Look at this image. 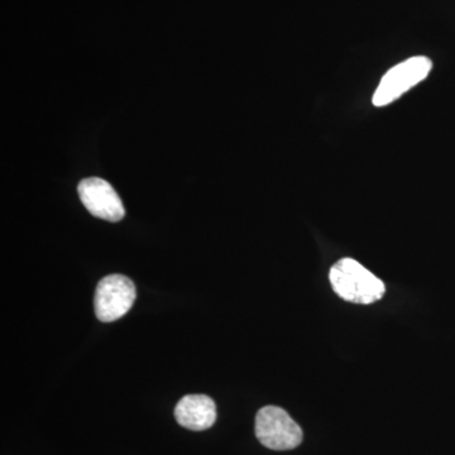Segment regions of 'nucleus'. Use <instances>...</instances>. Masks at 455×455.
<instances>
[{
    "label": "nucleus",
    "mask_w": 455,
    "mask_h": 455,
    "mask_svg": "<svg viewBox=\"0 0 455 455\" xmlns=\"http://www.w3.org/2000/svg\"><path fill=\"white\" fill-rule=\"evenodd\" d=\"M329 280L334 292L353 304L370 305L381 300L385 283L358 260L341 259L331 268Z\"/></svg>",
    "instance_id": "f257e3e1"
},
{
    "label": "nucleus",
    "mask_w": 455,
    "mask_h": 455,
    "mask_svg": "<svg viewBox=\"0 0 455 455\" xmlns=\"http://www.w3.org/2000/svg\"><path fill=\"white\" fill-rule=\"evenodd\" d=\"M433 68L429 57L415 56L401 62L386 73L373 95L374 107H386L394 103L427 79Z\"/></svg>",
    "instance_id": "f03ea898"
},
{
    "label": "nucleus",
    "mask_w": 455,
    "mask_h": 455,
    "mask_svg": "<svg viewBox=\"0 0 455 455\" xmlns=\"http://www.w3.org/2000/svg\"><path fill=\"white\" fill-rule=\"evenodd\" d=\"M256 436L272 451H291L302 442L300 425L277 406H265L257 412Z\"/></svg>",
    "instance_id": "7ed1b4c3"
},
{
    "label": "nucleus",
    "mask_w": 455,
    "mask_h": 455,
    "mask_svg": "<svg viewBox=\"0 0 455 455\" xmlns=\"http://www.w3.org/2000/svg\"><path fill=\"white\" fill-rule=\"evenodd\" d=\"M136 298V286L131 278L109 275L100 280L95 290V314L100 322H116L131 310Z\"/></svg>",
    "instance_id": "20e7f679"
},
{
    "label": "nucleus",
    "mask_w": 455,
    "mask_h": 455,
    "mask_svg": "<svg viewBox=\"0 0 455 455\" xmlns=\"http://www.w3.org/2000/svg\"><path fill=\"white\" fill-rule=\"evenodd\" d=\"M83 205L90 214L100 220L112 221L122 220L125 215L121 197L106 180L89 178L83 180L77 188Z\"/></svg>",
    "instance_id": "39448f33"
},
{
    "label": "nucleus",
    "mask_w": 455,
    "mask_h": 455,
    "mask_svg": "<svg viewBox=\"0 0 455 455\" xmlns=\"http://www.w3.org/2000/svg\"><path fill=\"white\" fill-rule=\"evenodd\" d=\"M175 419L188 430H206L217 420V406L206 395H187L175 407Z\"/></svg>",
    "instance_id": "423d86ee"
}]
</instances>
